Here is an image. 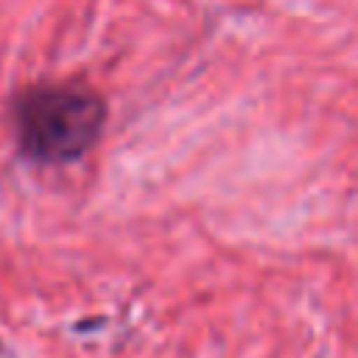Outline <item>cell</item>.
Returning a JSON list of instances; mask_svg holds the SVG:
<instances>
[{
    "mask_svg": "<svg viewBox=\"0 0 358 358\" xmlns=\"http://www.w3.org/2000/svg\"><path fill=\"white\" fill-rule=\"evenodd\" d=\"M106 101L73 84H34L14 95V140L25 159L64 165L81 159L103 134Z\"/></svg>",
    "mask_w": 358,
    "mask_h": 358,
    "instance_id": "6da1fadb",
    "label": "cell"
}]
</instances>
